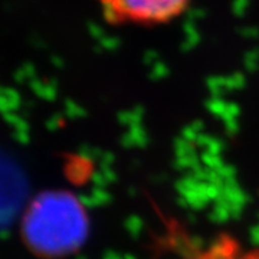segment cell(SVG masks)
I'll use <instances>...</instances> for the list:
<instances>
[{"label": "cell", "instance_id": "cell-2", "mask_svg": "<svg viewBox=\"0 0 259 259\" xmlns=\"http://www.w3.org/2000/svg\"><path fill=\"white\" fill-rule=\"evenodd\" d=\"M186 259H259V248L246 246L229 233H221Z\"/></svg>", "mask_w": 259, "mask_h": 259}, {"label": "cell", "instance_id": "cell-1", "mask_svg": "<svg viewBox=\"0 0 259 259\" xmlns=\"http://www.w3.org/2000/svg\"><path fill=\"white\" fill-rule=\"evenodd\" d=\"M111 23L158 26L179 19L192 0H94Z\"/></svg>", "mask_w": 259, "mask_h": 259}]
</instances>
